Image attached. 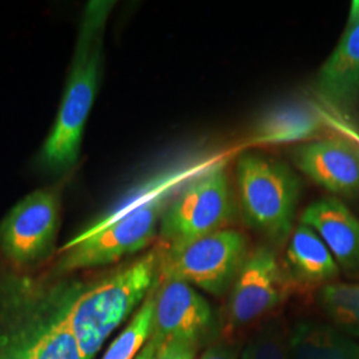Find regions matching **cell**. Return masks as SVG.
<instances>
[{
	"mask_svg": "<svg viewBox=\"0 0 359 359\" xmlns=\"http://www.w3.org/2000/svg\"><path fill=\"white\" fill-rule=\"evenodd\" d=\"M234 154L238 149L194 154L144 181L62 248L55 271L65 274L105 266L142 252L158 234L163 215L182 185Z\"/></svg>",
	"mask_w": 359,
	"mask_h": 359,
	"instance_id": "1",
	"label": "cell"
},
{
	"mask_svg": "<svg viewBox=\"0 0 359 359\" xmlns=\"http://www.w3.org/2000/svg\"><path fill=\"white\" fill-rule=\"evenodd\" d=\"M115 1H90L77 34L69 76L51 132L40 151L41 165L63 172L76 164L103 68L104 32Z\"/></svg>",
	"mask_w": 359,
	"mask_h": 359,
	"instance_id": "2",
	"label": "cell"
},
{
	"mask_svg": "<svg viewBox=\"0 0 359 359\" xmlns=\"http://www.w3.org/2000/svg\"><path fill=\"white\" fill-rule=\"evenodd\" d=\"M161 255L163 244L93 283L77 286L65 321L81 358H95L111 334L142 306L158 280Z\"/></svg>",
	"mask_w": 359,
	"mask_h": 359,
	"instance_id": "3",
	"label": "cell"
},
{
	"mask_svg": "<svg viewBox=\"0 0 359 359\" xmlns=\"http://www.w3.org/2000/svg\"><path fill=\"white\" fill-rule=\"evenodd\" d=\"M237 196L246 224L271 241L283 243L293 231L301 181L283 161L258 152L238 156Z\"/></svg>",
	"mask_w": 359,
	"mask_h": 359,
	"instance_id": "4",
	"label": "cell"
},
{
	"mask_svg": "<svg viewBox=\"0 0 359 359\" xmlns=\"http://www.w3.org/2000/svg\"><path fill=\"white\" fill-rule=\"evenodd\" d=\"M221 161L189 180L167 206L158 236L164 246L189 243L215 231L229 229L237 218V203L226 165Z\"/></svg>",
	"mask_w": 359,
	"mask_h": 359,
	"instance_id": "5",
	"label": "cell"
},
{
	"mask_svg": "<svg viewBox=\"0 0 359 359\" xmlns=\"http://www.w3.org/2000/svg\"><path fill=\"white\" fill-rule=\"evenodd\" d=\"M248 255L244 233L231 228L184 244L163 245L158 280H179L221 297L231 290Z\"/></svg>",
	"mask_w": 359,
	"mask_h": 359,
	"instance_id": "6",
	"label": "cell"
},
{
	"mask_svg": "<svg viewBox=\"0 0 359 359\" xmlns=\"http://www.w3.org/2000/svg\"><path fill=\"white\" fill-rule=\"evenodd\" d=\"M63 182L36 189L0 222V253L16 268L36 265L51 256L62 222Z\"/></svg>",
	"mask_w": 359,
	"mask_h": 359,
	"instance_id": "7",
	"label": "cell"
},
{
	"mask_svg": "<svg viewBox=\"0 0 359 359\" xmlns=\"http://www.w3.org/2000/svg\"><path fill=\"white\" fill-rule=\"evenodd\" d=\"M152 339L160 346L181 342L198 347L215 332V313L205 297L179 280H157L154 287Z\"/></svg>",
	"mask_w": 359,
	"mask_h": 359,
	"instance_id": "8",
	"label": "cell"
},
{
	"mask_svg": "<svg viewBox=\"0 0 359 359\" xmlns=\"http://www.w3.org/2000/svg\"><path fill=\"white\" fill-rule=\"evenodd\" d=\"M287 274L274 250L258 246L249 252L231 283L228 320L234 327L256 322L269 314L287 294Z\"/></svg>",
	"mask_w": 359,
	"mask_h": 359,
	"instance_id": "9",
	"label": "cell"
},
{
	"mask_svg": "<svg viewBox=\"0 0 359 359\" xmlns=\"http://www.w3.org/2000/svg\"><path fill=\"white\" fill-rule=\"evenodd\" d=\"M333 112L321 102L304 97L276 104L258 118L249 144L257 147L304 144L318 140L329 129L351 132L342 127V120Z\"/></svg>",
	"mask_w": 359,
	"mask_h": 359,
	"instance_id": "10",
	"label": "cell"
},
{
	"mask_svg": "<svg viewBox=\"0 0 359 359\" xmlns=\"http://www.w3.org/2000/svg\"><path fill=\"white\" fill-rule=\"evenodd\" d=\"M318 100L345 115L359 102V0L351 3L346 28L314 81Z\"/></svg>",
	"mask_w": 359,
	"mask_h": 359,
	"instance_id": "11",
	"label": "cell"
},
{
	"mask_svg": "<svg viewBox=\"0 0 359 359\" xmlns=\"http://www.w3.org/2000/svg\"><path fill=\"white\" fill-rule=\"evenodd\" d=\"M297 168L317 185L338 196L359 193V144L346 137H326L298 145Z\"/></svg>",
	"mask_w": 359,
	"mask_h": 359,
	"instance_id": "12",
	"label": "cell"
},
{
	"mask_svg": "<svg viewBox=\"0 0 359 359\" xmlns=\"http://www.w3.org/2000/svg\"><path fill=\"white\" fill-rule=\"evenodd\" d=\"M301 224L316 231L338 266L359 271V219L338 198L314 201L302 212Z\"/></svg>",
	"mask_w": 359,
	"mask_h": 359,
	"instance_id": "13",
	"label": "cell"
},
{
	"mask_svg": "<svg viewBox=\"0 0 359 359\" xmlns=\"http://www.w3.org/2000/svg\"><path fill=\"white\" fill-rule=\"evenodd\" d=\"M67 306L47 326L13 334L0 345V359H83L65 321Z\"/></svg>",
	"mask_w": 359,
	"mask_h": 359,
	"instance_id": "14",
	"label": "cell"
},
{
	"mask_svg": "<svg viewBox=\"0 0 359 359\" xmlns=\"http://www.w3.org/2000/svg\"><path fill=\"white\" fill-rule=\"evenodd\" d=\"M286 274L304 285L329 283L339 274V266L320 236L304 224L290 234L286 249Z\"/></svg>",
	"mask_w": 359,
	"mask_h": 359,
	"instance_id": "15",
	"label": "cell"
},
{
	"mask_svg": "<svg viewBox=\"0 0 359 359\" xmlns=\"http://www.w3.org/2000/svg\"><path fill=\"white\" fill-rule=\"evenodd\" d=\"M290 359H359V346L345 334L317 322H299L287 341Z\"/></svg>",
	"mask_w": 359,
	"mask_h": 359,
	"instance_id": "16",
	"label": "cell"
},
{
	"mask_svg": "<svg viewBox=\"0 0 359 359\" xmlns=\"http://www.w3.org/2000/svg\"><path fill=\"white\" fill-rule=\"evenodd\" d=\"M154 287L124 330L107 348L103 359H136L142 347L148 344L154 332Z\"/></svg>",
	"mask_w": 359,
	"mask_h": 359,
	"instance_id": "17",
	"label": "cell"
},
{
	"mask_svg": "<svg viewBox=\"0 0 359 359\" xmlns=\"http://www.w3.org/2000/svg\"><path fill=\"white\" fill-rule=\"evenodd\" d=\"M318 302L339 329L359 335L358 283H326L318 292Z\"/></svg>",
	"mask_w": 359,
	"mask_h": 359,
	"instance_id": "18",
	"label": "cell"
},
{
	"mask_svg": "<svg viewBox=\"0 0 359 359\" xmlns=\"http://www.w3.org/2000/svg\"><path fill=\"white\" fill-rule=\"evenodd\" d=\"M241 359H289L287 342L277 326L265 327L246 344Z\"/></svg>",
	"mask_w": 359,
	"mask_h": 359,
	"instance_id": "19",
	"label": "cell"
},
{
	"mask_svg": "<svg viewBox=\"0 0 359 359\" xmlns=\"http://www.w3.org/2000/svg\"><path fill=\"white\" fill-rule=\"evenodd\" d=\"M197 347L181 344V342H168L160 347L156 359H196Z\"/></svg>",
	"mask_w": 359,
	"mask_h": 359,
	"instance_id": "20",
	"label": "cell"
},
{
	"mask_svg": "<svg viewBox=\"0 0 359 359\" xmlns=\"http://www.w3.org/2000/svg\"><path fill=\"white\" fill-rule=\"evenodd\" d=\"M200 359H238V357L233 347L219 344L209 347Z\"/></svg>",
	"mask_w": 359,
	"mask_h": 359,
	"instance_id": "21",
	"label": "cell"
},
{
	"mask_svg": "<svg viewBox=\"0 0 359 359\" xmlns=\"http://www.w3.org/2000/svg\"><path fill=\"white\" fill-rule=\"evenodd\" d=\"M160 347L161 346L151 338L148 341V344L142 347V351L139 353V355L136 357V359H156Z\"/></svg>",
	"mask_w": 359,
	"mask_h": 359,
	"instance_id": "22",
	"label": "cell"
}]
</instances>
